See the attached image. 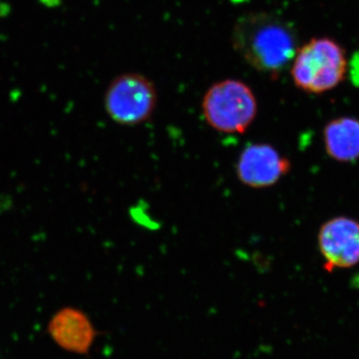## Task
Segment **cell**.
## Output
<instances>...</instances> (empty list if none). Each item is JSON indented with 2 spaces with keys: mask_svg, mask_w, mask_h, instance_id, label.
<instances>
[{
  "mask_svg": "<svg viewBox=\"0 0 359 359\" xmlns=\"http://www.w3.org/2000/svg\"><path fill=\"white\" fill-rule=\"evenodd\" d=\"M231 42L248 65L271 76L285 70L299 50L294 28L266 13H248L238 18Z\"/></svg>",
  "mask_w": 359,
  "mask_h": 359,
  "instance_id": "1",
  "label": "cell"
},
{
  "mask_svg": "<svg viewBox=\"0 0 359 359\" xmlns=\"http://www.w3.org/2000/svg\"><path fill=\"white\" fill-rule=\"evenodd\" d=\"M347 67L344 47L330 37H318L299 48L290 74L297 88L320 94L339 86L346 78Z\"/></svg>",
  "mask_w": 359,
  "mask_h": 359,
  "instance_id": "2",
  "label": "cell"
},
{
  "mask_svg": "<svg viewBox=\"0 0 359 359\" xmlns=\"http://www.w3.org/2000/svg\"><path fill=\"white\" fill-rule=\"evenodd\" d=\"M202 110L208 125L219 133L244 134L256 120L257 101L249 85L226 79L207 90Z\"/></svg>",
  "mask_w": 359,
  "mask_h": 359,
  "instance_id": "3",
  "label": "cell"
},
{
  "mask_svg": "<svg viewBox=\"0 0 359 359\" xmlns=\"http://www.w3.org/2000/svg\"><path fill=\"white\" fill-rule=\"evenodd\" d=\"M158 103L157 89L149 78L139 73H125L106 90L104 107L117 124L133 127L150 119Z\"/></svg>",
  "mask_w": 359,
  "mask_h": 359,
  "instance_id": "4",
  "label": "cell"
},
{
  "mask_svg": "<svg viewBox=\"0 0 359 359\" xmlns=\"http://www.w3.org/2000/svg\"><path fill=\"white\" fill-rule=\"evenodd\" d=\"M290 170V160L266 143L248 145L241 153L237 163L238 180L243 185L252 189L275 185Z\"/></svg>",
  "mask_w": 359,
  "mask_h": 359,
  "instance_id": "5",
  "label": "cell"
},
{
  "mask_svg": "<svg viewBox=\"0 0 359 359\" xmlns=\"http://www.w3.org/2000/svg\"><path fill=\"white\" fill-rule=\"evenodd\" d=\"M318 243L327 271L351 268L359 263V224L354 219H330L321 226Z\"/></svg>",
  "mask_w": 359,
  "mask_h": 359,
  "instance_id": "6",
  "label": "cell"
},
{
  "mask_svg": "<svg viewBox=\"0 0 359 359\" xmlns=\"http://www.w3.org/2000/svg\"><path fill=\"white\" fill-rule=\"evenodd\" d=\"M48 330L58 346L78 354L88 353L96 337L88 316L72 308L58 311L49 323Z\"/></svg>",
  "mask_w": 359,
  "mask_h": 359,
  "instance_id": "7",
  "label": "cell"
},
{
  "mask_svg": "<svg viewBox=\"0 0 359 359\" xmlns=\"http://www.w3.org/2000/svg\"><path fill=\"white\" fill-rule=\"evenodd\" d=\"M323 139L327 154L334 160L359 159V120L351 117L332 120L325 127Z\"/></svg>",
  "mask_w": 359,
  "mask_h": 359,
  "instance_id": "8",
  "label": "cell"
}]
</instances>
